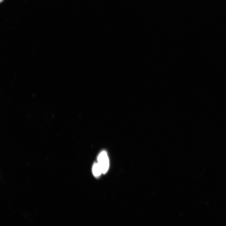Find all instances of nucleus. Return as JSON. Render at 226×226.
Masks as SVG:
<instances>
[{
    "instance_id": "obj_2",
    "label": "nucleus",
    "mask_w": 226,
    "mask_h": 226,
    "mask_svg": "<svg viewBox=\"0 0 226 226\" xmlns=\"http://www.w3.org/2000/svg\"><path fill=\"white\" fill-rule=\"evenodd\" d=\"M92 172L95 177H98L103 173L101 168L98 163H95L92 167Z\"/></svg>"
},
{
    "instance_id": "obj_3",
    "label": "nucleus",
    "mask_w": 226,
    "mask_h": 226,
    "mask_svg": "<svg viewBox=\"0 0 226 226\" xmlns=\"http://www.w3.org/2000/svg\"><path fill=\"white\" fill-rule=\"evenodd\" d=\"M3 1V0H0V1H1V2Z\"/></svg>"
},
{
    "instance_id": "obj_1",
    "label": "nucleus",
    "mask_w": 226,
    "mask_h": 226,
    "mask_svg": "<svg viewBox=\"0 0 226 226\" xmlns=\"http://www.w3.org/2000/svg\"><path fill=\"white\" fill-rule=\"evenodd\" d=\"M98 163L100 166L103 174L107 172L109 166V162L107 154L106 151H102L99 155Z\"/></svg>"
}]
</instances>
